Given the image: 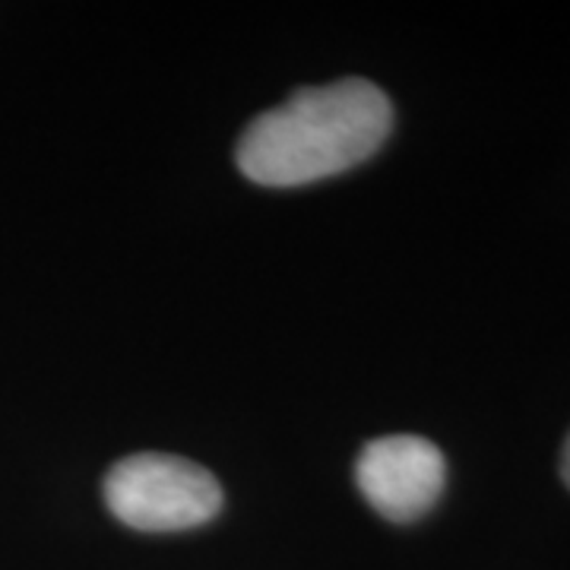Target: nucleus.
Masks as SVG:
<instances>
[{
	"label": "nucleus",
	"instance_id": "nucleus-1",
	"mask_svg": "<svg viewBox=\"0 0 570 570\" xmlns=\"http://www.w3.org/2000/svg\"><path fill=\"white\" fill-rule=\"evenodd\" d=\"M393 127L387 96L367 80L302 89L254 118L238 142V168L264 187H302L371 159Z\"/></svg>",
	"mask_w": 570,
	"mask_h": 570
},
{
	"label": "nucleus",
	"instance_id": "nucleus-2",
	"mask_svg": "<svg viewBox=\"0 0 570 570\" xmlns=\"http://www.w3.org/2000/svg\"><path fill=\"white\" fill-rule=\"evenodd\" d=\"M105 504L134 530H194L223 510V485L209 469L190 460L137 453L108 469Z\"/></svg>",
	"mask_w": 570,
	"mask_h": 570
},
{
	"label": "nucleus",
	"instance_id": "nucleus-3",
	"mask_svg": "<svg viewBox=\"0 0 570 570\" xmlns=\"http://www.w3.org/2000/svg\"><path fill=\"white\" fill-rule=\"evenodd\" d=\"M448 479L444 453L419 434L371 441L355 463L365 501L393 523H412L438 504Z\"/></svg>",
	"mask_w": 570,
	"mask_h": 570
},
{
	"label": "nucleus",
	"instance_id": "nucleus-4",
	"mask_svg": "<svg viewBox=\"0 0 570 570\" xmlns=\"http://www.w3.org/2000/svg\"><path fill=\"white\" fill-rule=\"evenodd\" d=\"M561 475H564V482H568L570 489V438L568 444H564V453H561Z\"/></svg>",
	"mask_w": 570,
	"mask_h": 570
}]
</instances>
